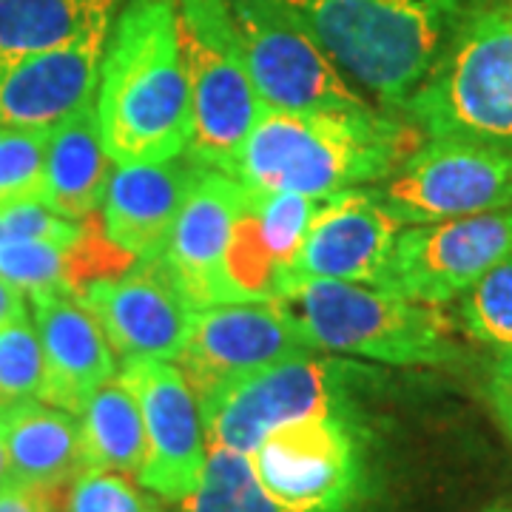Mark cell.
Wrapping results in <instances>:
<instances>
[{"instance_id": "obj_33", "label": "cell", "mask_w": 512, "mask_h": 512, "mask_svg": "<svg viewBox=\"0 0 512 512\" xmlns=\"http://www.w3.org/2000/svg\"><path fill=\"white\" fill-rule=\"evenodd\" d=\"M0 512H55V490L9 478L0 487Z\"/></svg>"}, {"instance_id": "obj_32", "label": "cell", "mask_w": 512, "mask_h": 512, "mask_svg": "<svg viewBox=\"0 0 512 512\" xmlns=\"http://www.w3.org/2000/svg\"><path fill=\"white\" fill-rule=\"evenodd\" d=\"M487 399L493 404V413L501 421L504 433H512V350L498 353V359L490 367Z\"/></svg>"}, {"instance_id": "obj_28", "label": "cell", "mask_w": 512, "mask_h": 512, "mask_svg": "<svg viewBox=\"0 0 512 512\" xmlns=\"http://www.w3.org/2000/svg\"><path fill=\"white\" fill-rule=\"evenodd\" d=\"M49 137L52 131L0 128V208L43 200Z\"/></svg>"}, {"instance_id": "obj_39", "label": "cell", "mask_w": 512, "mask_h": 512, "mask_svg": "<svg viewBox=\"0 0 512 512\" xmlns=\"http://www.w3.org/2000/svg\"><path fill=\"white\" fill-rule=\"evenodd\" d=\"M510 3H512V0H510Z\"/></svg>"}, {"instance_id": "obj_18", "label": "cell", "mask_w": 512, "mask_h": 512, "mask_svg": "<svg viewBox=\"0 0 512 512\" xmlns=\"http://www.w3.org/2000/svg\"><path fill=\"white\" fill-rule=\"evenodd\" d=\"M32 308L43 348L40 402L80 416L94 390L117 376L114 350L100 322L77 293L32 296Z\"/></svg>"}, {"instance_id": "obj_3", "label": "cell", "mask_w": 512, "mask_h": 512, "mask_svg": "<svg viewBox=\"0 0 512 512\" xmlns=\"http://www.w3.org/2000/svg\"><path fill=\"white\" fill-rule=\"evenodd\" d=\"M336 69L404 109L473 0H288Z\"/></svg>"}, {"instance_id": "obj_25", "label": "cell", "mask_w": 512, "mask_h": 512, "mask_svg": "<svg viewBox=\"0 0 512 512\" xmlns=\"http://www.w3.org/2000/svg\"><path fill=\"white\" fill-rule=\"evenodd\" d=\"M458 325L484 348L512 350V256L498 262L458 299Z\"/></svg>"}, {"instance_id": "obj_8", "label": "cell", "mask_w": 512, "mask_h": 512, "mask_svg": "<svg viewBox=\"0 0 512 512\" xmlns=\"http://www.w3.org/2000/svg\"><path fill=\"white\" fill-rule=\"evenodd\" d=\"M254 92L276 111H359L365 97L325 55L288 0H228Z\"/></svg>"}, {"instance_id": "obj_37", "label": "cell", "mask_w": 512, "mask_h": 512, "mask_svg": "<svg viewBox=\"0 0 512 512\" xmlns=\"http://www.w3.org/2000/svg\"><path fill=\"white\" fill-rule=\"evenodd\" d=\"M0 239H3V208H0Z\"/></svg>"}, {"instance_id": "obj_38", "label": "cell", "mask_w": 512, "mask_h": 512, "mask_svg": "<svg viewBox=\"0 0 512 512\" xmlns=\"http://www.w3.org/2000/svg\"><path fill=\"white\" fill-rule=\"evenodd\" d=\"M507 439H510V441H512V433H507Z\"/></svg>"}, {"instance_id": "obj_27", "label": "cell", "mask_w": 512, "mask_h": 512, "mask_svg": "<svg viewBox=\"0 0 512 512\" xmlns=\"http://www.w3.org/2000/svg\"><path fill=\"white\" fill-rule=\"evenodd\" d=\"M0 279L29 299L43 293H72L69 251L37 239H0Z\"/></svg>"}, {"instance_id": "obj_11", "label": "cell", "mask_w": 512, "mask_h": 512, "mask_svg": "<svg viewBox=\"0 0 512 512\" xmlns=\"http://www.w3.org/2000/svg\"><path fill=\"white\" fill-rule=\"evenodd\" d=\"M512 256V208L399 231L376 288L424 305H450Z\"/></svg>"}, {"instance_id": "obj_23", "label": "cell", "mask_w": 512, "mask_h": 512, "mask_svg": "<svg viewBox=\"0 0 512 512\" xmlns=\"http://www.w3.org/2000/svg\"><path fill=\"white\" fill-rule=\"evenodd\" d=\"M83 470H111L137 476L146 456V430L134 393L117 376L106 382L80 410Z\"/></svg>"}, {"instance_id": "obj_34", "label": "cell", "mask_w": 512, "mask_h": 512, "mask_svg": "<svg viewBox=\"0 0 512 512\" xmlns=\"http://www.w3.org/2000/svg\"><path fill=\"white\" fill-rule=\"evenodd\" d=\"M23 316H29V311H26V293L18 291L15 285H9L6 279H0V328L18 322Z\"/></svg>"}, {"instance_id": "obj_36", "label": "cell", "mask_w": 512, "mask_h": 512, "mask_svg": "<svg viewBox=\"0 0 512 512\" xmlns=\"http://www.w3.org/2000/svg\"><path fill=\"white\" fill-rule=\"evenodd\" d=\"M478 512H512V498H495Z\"/></svg>"}, {"instance_id": "obj_24", "label": "cell", "mask_w": 512, "mask_h": 512, "mask_svg": "<svg viewBox=\"0 0 512 512\" xmlns=\"http://www.w3.org/2000/svg\"><path fill=\"white\" fill-rule=\"evenodd\" d=\"M174 512H282L254 476L251 458L225 447H208L200 487L177 501Z\"/></svg>"}, {"instance_id": "obj_30", "label": "cell", "mask_w": 512, "mask_h": 512, "mask_svg": "<svg viewBox=\"0 0 512 512\" xmlns=\"http://www.w3.org/2000/svg\"><path fill=\"white\" fill-rule=\"evenodd\" d=\"M69 512H160L123 473L80 470L69 490Z\"/></svg>"}, {"instance_id": "obj_26", "label": "cell", "mask_w": 512, "mask_h": 512, "mask_svg": "<svg viewBox=\"0 0 512 512\" xmlns=\"http://www.w3.org/2000/svg\"><path fill=\"white\" fill-rule=\"evenodd\" d=\"M245 188V200L254 211L259 234L265 239L268 251L274 256V262L282 268L285 282L291 276L293 259L302 248V239L308 234L313 214L319 200L313 197H302V194H274V191H256V188ZM285 291V285H282ZM282 296V293H279Z\"/></svg>"}, {"instance_id": "obj_20", "label": "cell", "mask_w": 512, "mask_h": 512, "mask_svg": "<svg viewBox=\"0 0 512 512\" xmlns=\"http://www.w3.org/2000/svg\"><path fill=\"white\" fill-rule=\"evenodd\" d=\"M0 436L12 478L57 490L83 470L80 419L60 407L26 399L0 407Z\"/></svg>"}, {"instance_id": "obj_31", "label": "cell", "mask_w": 512, "mask_h": 512, "mask_svg": "<svg viewBox=\"0 0 512 512\" xmlns=\"http://www.w3.org/2000/svg\"><path fill=\"white\" fill-rule=\"evenodd\" d=\"M80 234L83 220H66L43 202H15L3 208V239H37L69 251Z\"/></svg>"}, {"instance_id": "obj_7", "label": "cell", "mask_w": 512, "mask_h": 512, "mask_svg": "<svg viewBox=\"0 0 512 512\" xmlns=\"http://www.w3.org/2000/svg\"><path fill=\"white\" fill-rule=\"evenodd\" d=\"M248 458L259 487L282 512H359L370 493L365 441L348 416L282 424Z\"/></svg>"}, {"instance_id": "obj_16", "label": "cell", "mask_w": 512, "mask_h": 512, "mask_svg": "<svg viewBox=\"0 0 512 512\" xmlns=\"http://www.w3.org/2000/svg\"><path fill=\"white\" fill-rule=\"evenodd\" d=\"M239 205L242 183L222 171H205L174 222L160 259L194 311L237 302L225 276V251Z\"/></svg>"}, {"instance_id": "obj_13", "label": "cell", "mask_w": 512, "mask_h": 512, "mask_svg": "<svg viewBox=\"0 0 512 512\" xmlns=\"http://www.w3.org/2000/svg\"><path fill=\"white\" fill-rule=\"evenodd\" d=\"M311 350L279 302H231L194 313L185 348L174 362L200 399L220 384Z\"/></svg>"}, {"instance_id": "obj_22", "label": "cell", "mask_w": 512, "mask_h": 512, "mask_svg": "<svg viewBox=\"0 0 512 512\" xmlns=\"http://www.w3.org/2000/svg\"><path fill=\"white\" fill-rule=\"evenodd\" d=\"M120 0H0V66L109 32Z\"/></svg>"}, {"instance_id": "obj_21", "label": "cell", "mask_w": 512, "mask_h": 512, "mask_svg": "<svg viewBox=\"0 0 512 512\" xmlns=\"http://www.w3.org/2000/svg\"><path fill=\"white\" fill-rule=\"evenodd\" d=\"M109 151L103 146L94 100L52 128L46 148L43 205L66 220H89L103 205L111 180Z\"/></svg>"}, {"instance_id": "obj_17", "label": "cell", "mask_w": 512, "mask_h": 512, "mask_svg": "<svg viewBox=\"0 0 512 512\" xmlns=\"http://www.w3.org/2000/svg\"><path fill=\"white\" fill-rule=\"evenodd\" d=\"M109 32L0 66V128L52 131L89 106Z\"/></svg>"}, {"instance_id": "obj_5", "label": "cell", "mask_w": 512, "mask_h": 512, "mask_svg": "<svg viewBox=\"0 0 512 512\" xmlns=\"http://www.w3.org/2000/svg\"><path fill=\"white\" fill-rule=\"evenodd\" d=\"M404 114L427 137L512 154V3L473 0Z\"/></svg>"}, {"instance_id": "obj_6", "label": "cell", "mask_w": 512, "mask_h": 512, "mask_svg": "<svg viewBox=\"0 0 512 512\" xmlns=\"http://www.w3.org/2000/svg\"><path fill=\"white\" fill-rule=\"evenodd\" d=\"M177 29L191 92V154L205 171L231 174L262 114L228 0H177Z\"/></svg>"}, {"instance_id": "obj_35", "label": "cell", "mask_w": 512, "mask_h": 512, "mask_svg": "<svg viewBox=\"0 0 512 512\" xmlns=\"http://www.w3.org/2000/svg\"><path fill=\"white\" fill-rule=\"evenodd\" d=\"M12 478V467H9V456H6V444H3V436H0V487Z\"/></svg>"}, {"instance_id": "obj_2", "label": "cell", "mask_w": 512, "mask_h": 512, "mask_svg": "<svg viewBox=\"0 0 512 512\" xmlns=\"http://www.w3.org/2000/svg\"><path fill=\"white\" fill-rule=\"evenodd\" d=\"M421 146L419 131L376 111L262 109L231 177L256 191L325 200L382 183Z\"/></svg>"}, {"instance_id": "obj_12", "label": "cell", "mask_w": 512, "mask_h": 512, "mask_svg": "<svg viewBox=\"0 0 512 512\" xmlns=\"http://www.w3.org/2000/svg\"><path fill=\"white\" fill-rule=\"evenodd\" d=\"M117 379L134 393L146 430L140 487L165 504L183 501L200 487L208 461L200 402L191 384L180 367L163 359L126 362Z\"/></svg>"}, {"instance_id": "obj_14", "label": "cell", "mask_w": 512, "mask_h": 512, "mask_svg": "<svg viewBox=\"0 0 512 512\" xmlns=\"http://www.w3.org/2000/svg\"><path fill=\"white\" fill-rule=\"evenodd\" d=\"M77 296L94 313L123 365L140 359L174 362L197 313L163 259L134 262L123 274L89 282Z\"/></svg>"}, {"instance_id": "obj_1", "label": "cell", "mask_w": 512, "mask_h": 512, "mask_svg": "<svg viewBox=\"0 0 512 512\" xmlns=\"http://www.w3.org/2000/svg\"><path fill=\"white\" fill-rule=\"evenodd\" d=\"M94 111L114 165L163 163L191 143L177 0H128L111 23Z\"/></svg>"}, {"instance_id": "obj_19", "label": "cell", "mask_w": 512, "mask_h": 512, "mask_svg": "<svg viewBox=\"0 0 512 512\" xmlns=\"http://www.w3.org/2000/svg\"><path fill=\"white\" fill-rule=\"evenodd\" d=\"M202 174L205 168L191 154L163 163L117 165L103 197L106 237L137 262L160 259Z\"/></svg>"}, {"instance_id": "obj_9", "label": "cell", "mask_w": 512, "mask_h": 512, "mask_svg": "<svg viewBox=\"0 0 512 512\" xmlns=\"http://www.w3.org/2000/svg\"><path fill=\"white\" fill-rule=\"evenodd\" d=\"M339 370L311 353L291 356L200 396L208 447L251 453L271 430L316 416H345Z\"/></svg>"}, {"instance_id": "obj_4", "label": "cell", "mask_w": 512, "mask_h": 512, "mask_svg": "<svg viewBox=\"0 0 512 512\" xmlns=\"http://www.w3.org/2000/svg\"><path fill=\"white\" fill-rule=\"evenodd\" d=\"M313 350L396 367H444L461 359L456 322L439 305L359 282L302 279L276 299Z\"/></svg>"}, {"instance_id": "obj_10", "label": "cell", "mask_w": 512, "mask_h": 512, "mask_svg": "<svg viewBox=\"0 0 512 512\" xmlns=\"http://www.w3.org/2000/svg\"><path fill=\"white\" fill-rule=\"evenodd\" d=\"M376 197L399 225L461 220L512 208V154L498 148L430 137Z\"/></svg>"}, {"instance_id": "obj_29", "label": "cell", "mask_w": 512, "mask_h": 512, "mask_svg": "<svg viewBox=\"0 0 512 512\" xmlns=\"http://www.w3.org/2000/svg\"><path fill=\"white\" fill-rule=\"evenodd\" d=\"M43 348L29 316L0 328V407L40 399Z\"/></svg>"}, {"instance_id": "obj_15", "label": "cell", "mask_w": 512, "mask_h": 512, "mask_svg": "<svg viewBox=\"0 0 512 512\" xmlns=\"http://www.w3.org/2000/svg\"><path fill=\"white\" fill-rule=\"evenodd\" d=\"M399 231L402 225L387 214L376 191L350 188L325 197L316 205L285 288L302 279L359 282L376 288Z\"/></svg>"}]
</instances>
